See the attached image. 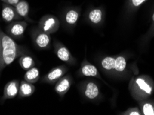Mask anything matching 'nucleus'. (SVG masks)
Returning <instances> with one entry per match:
<instances>
[{
  "label": "nucleus",
  "instance_id": "obj_16",
  "mask_svg": "<svg viewBox=\"0 0 154 115\" xmlns=\"http://www.w3.org/2000/svg\"><path fill=\"white\" fill-rule=\"evenodd\" d=\"M18 64L22 69L26 71L35 66L34 59L27 53L24 54L18 58Z\"/></svg>",
  "mask_w": 154,
  "mask_h": 115
},
{
  "label": "nucleus",
  "instance_id": "obj_8",
  "mask_svg": "<svg viewBox=\"0 0 154 115\" xmlns=\"http://www.w3.org/2000/svg\"><path fill=\"white\" fill-rule=\"evenodd\" d=\"M81 15V8L79 7H69L65 10L63 15V22L68 27L74 26L78 22Z\"/></svg>",
  "mask_w": 154,
  "mask_h": 115
},
{
  "label": "nucleus",
  "instance_id": "obj_19",
  "mask_svg": "<svg viewBox=\"0 0 154 115\" xmlns=\"http://www.w3.org/2000/svg\"><path fill=\"white\" fill-rule=\"evenodd\" d=\"M100 65L106 71H110L115 68V58L112 57H105L101 61Z\"/></svg>",
  "mask_w": 154,
  "mask_h": 115
},
{
  "label": "nucleus",
  "instance_id": "obj_24",
  "mask_svg": "<svg viewBox=\"0 0 154 115\" xmlns=\"http://www.w3.org/2000/svg\"><path fill=\"white\" fill-rule=\"evenodd\" d=\"M3 3L9 4V5L15 6L19 2L20 0H1Z\"/></svg>",
  "mask_w": 154,
  "mask_h": 115
},
{
  "label": "nucleus",
  "instance_id": "obj_7",
  "mask_svg": "<svg viewBox=\"0 0 154 115\" xmlns=\"http://www.w3.org/2000/svg\"><path fill=\"white\" fill-rule=\"evenodd\" d=\"M67 68L65 66H58L53 68L45 76H43L40 82L44 83L54 84L62 78L67 73Z\"/></svg>",
  "mask_w": 154,
  "mask_h": 115
},
{
  "label": "nucleus",
  "instance_id": "obj_3",
  "mask_svg": "<svg viewBox=\"0 0 154 115\" xmlns=\"http://www.w3.org/2000/svg\"><path fill=\"white\" fill-rule=\"evenodd\" d=\"M38 27L41 30L51 35L58 30L60 27V22L54 15L47 14L40 18Z\"/></svg>",
  "mask_w": 154,
  "mask_h": 115
},
{
  "label": "nucleus",
  "instance_id": "obj_21",
  "mask_svg": "<svg viewBox=\"0 0 154 115\" xmlns=\"http://www.w3.org/2000/svg\"><path fill=\"white\" fill-rule=\"evenodd\" d=\"M142 111L144 115H154V106L149 102L143 103L142 104Z\"/></svg>",
  "mask_w": 154,
  "mask_h": 115
},
{
  "label": "nucleus",
  "instance_id": "obj_23",
  "mask_svg": "<svg viewBox=\"0 0 154 115\" xmlns=\"http://www.w3.org/2000/svg\"><path fill=\"white\" fill-rule=\"evenodd\" d=\"M123 114H127V115H140L141 114V112L137 108H133L131 109L128 110L127 111L124 112Z\"/></svg>",
  "mask_w": 154,
  "mask_h": 115
},
{
  "label": "nucleus",
  "instance_id": "obj_17",
  "mask_svg": "<svg viewBox=\"0 0 154 115\" xmlns=\"http://www.w3.org/2000/svg\"><path fill=\"white\" fill-rule=\"evenodd\" d=\"M40 70L35 66L31 68L26 71L24 76V79L31 83H37L40 80Z\"/></svg>",
  "mask_w": 154,
  "mask_h": 115
},
{
  "label": "nucleus",
  "instance_id": "obj_5",
  "mask_svg": "<svg viewBox=\"0 0 154 115\" xmlns=\"http://www.w3.org/2000/svg\"><path fill=\"white\" fill-rule=\"evenodd\" d=\"M81 92L88 100L94 101L100 96V90L97 83L93 81H86L81 85Z\"/></svg>",
  "mask_w": 154,
  "mask_h": 115
},
{
  "label": "nucleus",
  "instance_id": "obj_11",
  "mask_svg": "<svg viewBox=\"0 0 154 115\" xmlns=\"http://www.w3.org/2000/svg\"><path fill=\"white\" fill-rule=\"evenodd\" d=\"M105 13L102 8L94 7L90 8L86 13V18L90 24L94 26H99L104 20Z\"/></svg>",
  "mask_w": 154,
  "mask_h": 115
},
{
  "label": "nucleus",
  "instance_id": "obj_22",
  "mask_svg": "<svg viewBox=\"0 0 154 115\" xmlns=\"http://www.w3.org/2000/svg\"><path fill=\"white\" fill-rule=\"evenodd\" d=\"M146 0H128V6L130 10H133L140 7Z\"/></svg>",
  "mask_w": 154,
  "mask_h": 115
},
{
  "label": "nucleus",
  "instance_id": "obj_13",
  "mask_svg": "<svg viewBox=\"0 0 154 115\" xmlns=\"http://www.w3.org/2000/svg\"><path fill=\"white\" fill-rule=\"evenodd\" d=\"M72 79L70 76H63L55 83L54 91L60 96H63L72 86Z\"/></svg>",
  "mask_w": 154,
  "mask_h": 115
},
{
  "label": "nucleus",
  "instance_id": "obj_6",
  "mask_svg": "<svg viewBox=\"0 0 154 115\" xmlns=\"http://www.w3.org/2000/svg\"><path fill=\"white\" fill-rule=\"evenodd\" d=\"M54 52L60 60L69 65H75L76 59L73 57L66 46L61 44L60 42L56 41L54 43Z\"/></svg>",
  "mask_w": 154,
  "mask_h": 115
},
{
  "label": "nucleus",
  "instance_id": "obj_2",
  "mask_svg": "<svg viewBox=\"0 0 154 115\" xmlns=\"http://www.w3.org/2000/svg\"><path fill=\"white\" fill-rule=\"evenodd\" d=\"M31 36L33 44L36 48L46 50L50 47L51 41L50 35L41 30L38 27L31 30Z\"/></svg>",
  "mask_w": 154,
  "mask_h": 115
},
{
  "label": "nucleus",
  "instance_id": "obj_10",
  "mask_svg": "<svg viewBox=\"0 0 154 115\" xmlns=\"http://www.w3.org/2000/svg\"><path fill=\"white\" fill-rule=\"evenodd\" d=\"M2 17L6 23L23 19L17 13L15 6L3 3L2 8Z\"/></svg>",
  "mask_w": 154,
  "mask_h": 115
},
{
  "label": "nucleus",
  "instance_id": "obj_9",
  "mask_svg": "<svg viewBox=\"0 0 154 115\" xmlns=\"http://www.w3.org/2000/svg\"><path fill=\"white\" fill-rule=\"evenodd\" d=\"M20 81L18 79H13L8 82L4 85L3 94H2L1 102H4L8 99H14L18 95L19 92Z\"/></svg>",
  "mask_w": 154,
  "mask_h": 115
},
{
  "label": "nucleus",
  "instance_id": "obj_18",
  "mask_svg": "<svg viewBox=\"0 0 154 115\" xmlns=\"http://www.w3.org/2000/svg\"><path fill=\"white\" fill-rule=\"evenodd\" d=\"M138 88L147 95H151L153 92V88L149 83L142 78H138L135 81Z\"/></svg>",
  "mask_w": 154,
  "mask_h": 115
},
{
  "label": "nucleus",
  "instance_id": "obj_25",
  "mask_svg": "<svg viewBox=\"0 0 154 115\" xmlns=\"http://www.w3.org/2000/svg\"><path fill=\"white\" fill-rule=\"evenodd\" d=\"M152 21H153V23L154 24V13H153V15H152Z\"/></svg>",
  "mask_w": 154,
  "mask_h": 115
},
{
  "label": "nucleus",
  "instance_id": "obj_12",
  "mask_svg": "<svg viewBox=\"0 0 154 115\" xmlns=\"http://www.w3.org/2000/svg\"><path fill=\"white\" fill-rule=\"evenodd\" d=\"M79 73V74L83 76L101 79V76L99 73L98 69L97 68V67L92 64L91 63L88 62L86 59L83 60V62L81 63Z\"/></svg>",
  "mask_w": 154,
  "mask_h": 115
},
{
  "label": "nucleus",
  "instance_id": "obj_1",
  "mask_svg": "<svg viewBox=\"0 0 154 115\" xmlns=\"http://www.w3.org/2000/svg\"><path fill=\"white\" fill-rule=\"evenodd\" d=\"M26 53L23 46L17 44L14 39L0 29V74L16 59Z\"/></svg>",
  "mask_w": 154,
  "mask_h": 115
},
{
  "label": "nucleus",
  "instance_id": "obj_4",
  "mask_svg": "<svg viewBox=\"0 0 154 115\" xmlns=\"http://www.w3.org/2000/svg\"><path fill=\"white\" fill-rule=\"evenodd\" d=\"M27 26L28 22L24 19L11 22L6 26V33L13 39H20L24 36Z\"/></svg>",
  "mask_w": 154,
  "mask_h": 115
},
{
  "label": "nucleus",
  "instance_id": "obj_20",
  "mask_svg": "<svg viewBox=\"0 0 154 115\" xmlns=\"http://www.w3.org/2000/svg\"><path fill=\"white\" fill-rule=\"evenodd\" d=\"M126 67V59L122 56H119L115 58V70L118 73H122L124 71Z\"/></svg>",
  "mask_w": 154,
  "mask_h": 115
},
{
  "label": "nucleus",
  "instance_id": "obj_15",
  "mask_svg": "<svg viewBox=\"0 0 154 115\" xmlns=\"http://www.w3.org/2000/svg\"><path fill=\"white\" fill-rule=\"evenodd\" d=\"M15 7L22 19L27 22H33V20L31 19L29 17L30 7H29L28 1L26 0H20L19 2L15 6Z\"/></svg>",
  "mask_w": 154,
  "mask_h": 115
},
{
  "label": "nucleus",
  "instance_id": "obj_14",
  "mask_svg": "<svg viewBox=\"0 0 154 115\" xmlns=\"http://www.w3.org/2000/svg\"><path fill=\"white\" fill-rule=\"evenodd\" d=\"M35 92V87L33 83H29L25 80L20 82L19 92L18 96L19 98H27L32 96Z\"/></svg>",
  "mask_w": 154,
  "mask_h": 115
}]
</instances>
